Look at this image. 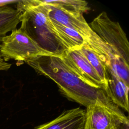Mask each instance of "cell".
Wrapping results in <instances>:
<instances>
[{
	"mask_svg": "<svg viewBox=\"0 0 129 129\" xmlns=\"http://www.w3.org/2000/svg\"><path fill=\"white\" fill-rule=\"evenodd\" d=\"M89 25L116 55L129 64V43L118 22L111 20L105 12H102Z\"/></svg>",
	"mask_w": 129,
	"mask_h": 129,
	"instance_id": "4",
	"label": "cell"
},
{
	"mask_svg": "<svg viewBox=\"0 0 129 129\" xmlns=\"http://www.w3.org/2000/svg\"><path fill=\"white\" fill-rule=\"evenodd\" d=\"M21 12L6 5H0V43L8 32L17 29L21 22Z\"/></svg>",
	"mask_w": 129,
	"mask_h": 129,
	"instance_id": "11",
	"label": "cell"
},
{
	"mask_svg": "<svg viewBox=\"0 0 129 129\" xmlns=\"http://www.w3.org/2000/svg\"><path fill=\"white\" fill-rule=\"evenodd\" d=\"M107 84L105 91L111 101L117 107L128 112L129 105L127 86L110 69L106 67Z\"/></svg>",
	"mask_w": 129,
	"mask_h": 129,
	"instance_id": "9",
	"label": "cell"
},
{
	"mask_svg": "<svg viewBox=\"0 0 129 129\" xmlns=\"http://www.w3.org/2000/svg\"><path fill=\"white\" fill-rule=\"evenodd\" d=\"M60 56L72 71L83 81L93 87L105 91L106 85L79 49L67 50Z\"/></svg>",
	"mask_w": 129,
	"mask_h": 129,
	"instance_id": "7",
	"label": "cell"
},
{
	"mask_svg": "<svg viewBox=\"0 0 129 129\" xmlns=\"http://www.w3.org/2000/svg\"><path fill=\"white\" fill-rule=\"evenodd\" d=\"M11 67V64L5 61L0 56V71H7Z\"/></svg>",
	"mask_w": 129,
	"mask_h": 129,
	"instance_id": "14",
	"label": "cell"
},
{
	"mask_svg": "<svg viewBox=\"0 0 129 129\" xmlns=\"http://www.w3.org/2000/svg\"><path fill=\"white\" fill-rule=\"evenodd\" d=\"M47 6L48 16L51 22L78 32L84 38L86 44L97 54L102 55L107 53L109 46L92 30L82 14L66 12L51 6Z\"/></svg>",
	"mask_w": 129,
	"mask_h": 129,
	"instance_id": "3",
	"label": "cell"
},
{
	"mask_svg": "<svg viewBox=\"0 0 129 129\" xmlns=\"http://www.w3.org/2000/svg\"><path fill=\"white\" fill-rule=\"evenodd\" d=\"M91 65L96 71L102 81L107 84V72L106 67L102 62L98 55L86 43L79 48Z\"/></svg>",
	"mask_w": 129,
	"mask_h": 129,
	"instance_id": "13",
	"label": "cell"
},
{
	"mask_svg": "<svg viewBox=\"0 0 129 129\" xmlns=\"http://www.w3.org/2000/svg\"><path fill=\"white\" fill-rule=\"evenodd\" d=\"M17 9L22 13L19 29L40 48L56 55H61L67 50L52 29L47 5L38 0L19 1Z\"/></svg>",
	"mask_w": 129,
	"mask_h": 129,
	"instance_id": "2",
	"label": "cell"
},
{
	"mask_svg": "<svg viewBox=\"0 0 129 129\" xmlns=\"http://www.w3.org/2000/svg\"><path fill=\"white\" fill-rule=\"evenodd\" d=\"M50 22L55 34L67 50L79 49L86 43L82 36L75 30L53 23L50 20Z\"/></svg>",
	"mask_w": 129,
	"mask_h": 129,
	"instance_id": "10",
	"label": "cell"
},
{
	"mask_svg": "<svg viewBox=\"0 0 129 129\" xmlns=\"http://www.w3.org/2000/svg\"><path fill=\"white\" fill-rule=\"evenodd\" d=\"M39 75L53 81L68 99L86 107L101 103L117 112H122L109 99L106 91L93 87L80 79L60 55L39 56L26 62Z\"/></svg>",
	"mask_w": 129,
	"mask_h": 129,
	"instance_id": "1",
	"label": "cell"
},
{
	"mask_svg": "<svg viewBox=\"0 0 129 129\" xmlns=\"http://www.w3.org/2000/svg\"><path fill=\"white\" fill-rule=\"evenodd\" d=\"M116 129H129V121L121 122Z\"/></svg>",
	"mask_w": 129,
	"mask_h": 129,
	"instance_id": "15",
	"label": "cell"
},
{
	"mask_svg": "<svg viewBox=\"0 0 129 129\" xmlns=\"http://www.w3.org/2000/svg\"><path fill=\"white\" fill-rule=\"evenodd\" d=\"M85 129H116L123 122L129 121L123 112H116L96 103L86 107Z\"/></svg>",
	"mask_w": 129,
	"mask_h": 129,
	"instance_id": "6",
	"label": "cell"
},
{
	"mask_svg": "<svg viewBox=\"0 0 129 129\" xmlns=\"http://www.w3.org/2000/svg\"><path fill=\"white\" fill-rule=\"evenodd\" d=\"M86 111L80 107L63 111L56 118L34 129H85Z\"/></svg>",
	"mask_w": 129,
	"mask_h": 129,
	"instance_id": "8",
	"label": "cell"
},
{
	"mask_svg": "<svg viewBox=\"0 0 129 129\" xmlns=\"http://www.w3.org/2000/svg\"><path fill=\"white\" fill-rule=\"evenodd\" d=\"M45 5L51 6L65 11L66 12L83 14L89 10L88 4L84 1L81 0H56L40 1Z\"/></svg>",
	"mask_w": 129,
	"mask_h": 129,
	"instance_id": "12",
	"label": "cell"
},
{
	"mask_svg": "<svg viewBox=\"0 0 129 129\" xmlns=\"http://www.w3.org/2000/svg\"><path fill=\"white\" fill-rule=\"evenodd\" d=\"M1 43L0 56L6 61L13 59L27 62L39 56L52 55L40 48L20 29L12 31Z\"/></svg>",
	"mask_w": 129,
	"mask_h": 129,
	"instance_id": "5",
	"label": "cell"
}]
</instances>
